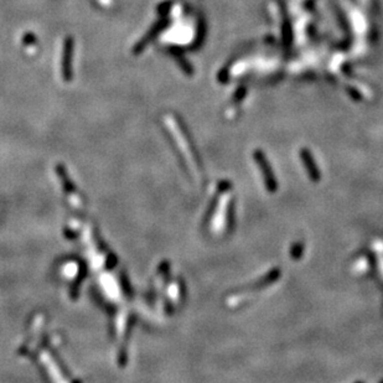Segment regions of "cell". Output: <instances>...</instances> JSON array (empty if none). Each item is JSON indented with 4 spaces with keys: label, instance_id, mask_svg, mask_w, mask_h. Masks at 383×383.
<instances>
[{
    "label": "cell",
    "instance_id": "obj_1",
    "mask_svg": "<svg viewBox=\"0 0 383 383\" xmlns=\"http://www.w3.org/2000/svg\"><path fill=\"white\" fill-rule=\"evenodd\" d=\"M71 52H72V42L71 40H66L65 43V53H63V78L70 79L71 78Z\"/></svg>",
    "mask_w": 383,
    "mask_h": 383
}]
</instances>
